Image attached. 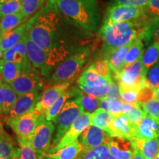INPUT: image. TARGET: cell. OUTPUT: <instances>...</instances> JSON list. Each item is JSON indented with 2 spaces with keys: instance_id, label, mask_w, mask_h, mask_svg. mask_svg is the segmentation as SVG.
I'll list each match as a JSON object with an SVG mask.
<instances>
[{
  "instance_id": "obj_28",
  "label": "cell",
  "mask_w": 159,
  "mask_h": 159,
  "mask_svg": "<svg viewBox=\"0 0 159 159\" xmlns=\"http://www.w3.org/2000/svg\"><path fill=\"white\" fill-rule=\"evenodd\" d=\"M82 151V145L78 140L67 145L65 148L52 154H47L46 157L52 159H76Z\"/></svg>"
},
{
  "instance_id": "obj_49",
  "label": "cell",
  "mask_w": 159,
  "mask_h": 159,
  "mask_svg": "<svg viewBox=\"0 0 159 159\" xmlns=\"http://www.w3.org/2000/svg\"><path fill=\"white\" fill-rule=\"evenodd\" d=\"M133 159H145L144 157L141 152V151L136 148L134 146V156H133Z\"/></svg>"
},
{
  "instance_id": "obj_55",
  "label": "cell",
  "mask_w": 159,
  "mask_h": 159,
  "mask_svg": "<svg viewBox=\"0 0 159 159\" xmlns=\"http://www.w3.org/2000/svg\"><path fill=\"white\" fill-rule=\"evenodd\" d=\"M43 159H52L50 158H48V157H45V158H43Z\"/></svg>"
},
{
  "instance_id": "obj_35",
  "label": "cell",
  "mask_w": 159,
  "mask_h": 159,
  "mask_svg": "<svg viewBox=\"0 0 159 159\" xmlns=\"http://www.w3.org/2000/svg\"><path fill=\"white\" fill-rule=\"evenodd\" d=\"M152 39L154 42H159V16L148 21L142 37V41H148V43Z\"/></svg>"
},
{
  "instance_id": "obj_17",
  "label": "cell",
  "mask_w": 159,
  "mask_h": 159,
  "mask_svg": "<svg viewBox=\"0 0 159 159\" xmlns=\"http://www.w3.org/2000/svg\"><path fill=\"white\" fill-rule=\"evenodd\" d=\"M3 60L19 63L22 66L23 71H28L33 68L30 61L27 56V47H26L25 36L17 44L13 46L8 50L4 52Z\"/></svg>"
},
{
  "instance_id": "obj_25",
  "label": "cell",
  "mask_w": 159,
  "mask_h": 159,
  "mask_svg": "<svg viewBox=\"0 0 159 159\" xmlns=\"http://www.w3.org/2000/svg\"><path fill=\"white\" fill-rule=\"evenodd\" d=\"M133 143L141 151L145 159H154L159 152L158 137L149 139H137Z\"/></svg>"
},
{
  "instance_id": "obj_23",
  "label": "cell",
  "mask_w": 159,
  "mask_h": 159,
  "mask_svg": "<svg viewBox=\"0 0 159 159\" xmlns=\"http://www.w3.org/2000/svg\"><path fill=\"white\" fill-rule=\"evenodd\" d=\"M81 93L77 89L73 88L71 89H67L66 91H64L62 94L58 97L55 102L51 105L47 111L43 113L47 121H53L54 122L55 119H56L57 115L59 114L60 111L65 105V103L67 102L69 99L71 97H77L80 95Z\"/></svg>"
},
{
  "instance_id": "obj_38",
  "label": "cell",
  "mask_w": 159,
  "mask_h": 159,
  "mask_svg": "<svg viewBox=\"0 0 159 159\" xmlns=\"http://www.w3.org/2000/svg\"><path fill=\"white\" fill-rule=\"evenodd\" d=\"M143 110L146 114L150 116L159 124V100L156 98H152L148 102L141 104Z\"/></svg>"
},
{
  "instance_id": "obj_18",
  "label": "cell",
  "mask_w": 159,
  "mask_h": 159,
  "mask_svg": "<svg viewBox=\"0 0 159 159\" xmlns=\"http://www.w3.org/2000/svg\"><path fill=\"white\" fill-rule=\"evenodd\" d=\"M69 85L70 83L53 85L52 86L46 89L41 99L36 104L34 111L39 115L43 114L58 99V97L68 89Z\"/></svg>"
},
{
  "instance_id": "obj_34",
  "label": "cell",
  "mask_w": 159,
  "mask_h": 159,
  "mask_svg": "<svg viewBox=\"0 0 159 159\" xmlns=\"http://www.w3.org/2000/svg\"><path fill=\"white\" fill-rule=\"evenodd\" d=\"M22 11L21 0H0V16L19 13Z\"/></svg>"
},
{
  "instance_id": "obj_3",
  "label": "cell",
  "mask_w": 159,
  "mask_h": 159,
  "mask_svg": "<svg viewBox=\"0 0 159 159\" xmlns=\"http://www.w3.org/2000/svg\"><path fill=\"white\" fill-rule=\"evenodd\" d=\"M61 12L80 28L91 33L98 30L100 13L96 0H55Z\"/></svg>"
},
{
  "instance_id": "obj_13",
  "label": "cell",
  "mask_w": 159,
  "mask_h": 159,
  "mask_svg": "<svg viewBox=\"0 0 159 159\" xmlns=\"http://www.w3.org/2000/svg\"><path fill=\"white\" fill-rule=\"evenodd\" d=\"M112 136L108 131L95 126L90 125L80 136L78 141L82 145V150H89L100 145L109 144Z\"/></svg>"
},
{
  "instance_id": "obj_57",
  "label": "cell",
  "mask_w": 159,
  "mask_h": 159,
  "mask_svg": "<svg viewBox=\"0 0 159 159\" xmlns=\"http://www.w3.org/2000/svg\"><path fill=\"white\" fill-rule=\"evenodd\" d=\"M0 159H10V158H0Z\"/></svg>"
},
{
  "instance_id": "obj_43",
  "label": "cell",
  "mask_w": 159,
  "mask_h": 159,
  "mask_svg": "<svg viewBox=\"0 0 159 159\" xmlns=\"http://www.w3.org/2000/svg\"><path fill=\"white\" fill-rule=\"evenodd\" d=\"M82 102L84 111H85L86 112L90 113L94 112L97 109H98L100 99L95 98L89 94H82Z\"/></svg>"
},
{
  "instance_id": "obj_15",
  "label": "cell",
  "mask_w": 159,
  "mask_h": 159,
  "mask_svg": "<svg viewBox=\"0 0 159 159\" xmlns=\"http://www.w3.org/2000/svg\"><path fill=\"white\" fill-rule=\"evenodd\" d=\"M144 16V7H134L125 5H114L107 12V19L112 21H134Z\"/></svg>"
},
{
  "instance_id": "obj_24",
  "label": "cell",
  "mask_w": 159,
  "mask_h": 159,
  "mask_svg": "<svg viewBox=\"0 0 159 159\" xmlns=\"http://www.w3.org/2000/svg\"><path fill=\"white\" fill-rule=\"evenodd\" d=\"M26 26L27 24H23L0 37V47L2 50L3 52L8 50L22 40L26 34Z\"/></svg>"
},
{
  "instance_id": "obj_46",
  "label": "cell",
  "mask_w": 159,
  "mask_h": 159,
  "mask_svg": "<svg viewBox=\"0 0 159 159\" xmlns=\"http://www.w3.org/2000/svg\"><path fill=\"white\" fill-rule=\"evenodd\" d=\"M150 0H114L115 5H125L134 7H145Z\"/></svg>"
},
{
  "instance_id": "obj_45",
  "label": "cell",
  "mask_w": 159,
  "mask_h": 159,
  "mask_svg": "<svg viewBox=\"0 0 159 159\" xmlns=\"http://www.w3.org/2000/svg\"><path fill=\"white\" fill-rule=\"evenodd\" d=\"M155 89L147 84L145 86L142 87L139 91L138 94V104L141 105L142 103L148 102L150 99L155 98Z\"/></svg>"
},
{
  "instance_id": "obj_39",
  "label": "cell",
  "mask_w": 159,
  "mask_h": 159,
  "mask_svg": "<svg viewBox=\"0 0 159 159\" xmlns=\"http://www.w3.org/2000/svg\"><path fill=\"white\" fill-rule=\"evenodd\" d=\"M22 1V13L27 19L42 7L45 0H21Z\"/></svg>"
},
{
  "instance_id": "obj_2",
  "label": "cell",
  "mask_w": 159,
  "mask_h": 159,
  "mask_svg": "<svg viewBox=\"0 0 159 159\" xmlns=\"http://www.w3.org/2000/svg\"><path fill=\"white\" fill-rule=\"evenodd\" d=\"M112 21L105 19L99 30L103 41L102 53L130 45L136 39H142L148 20Z\"/></svg>"
},
{
  "instance_id": "obj_1",
  "label": "cell",
  "mask_w": 159,
  "mask_h": 159,
  "mask_svg": "<svg viewBox=\"0 0 159 159\" xmlns=\"http://www.w3.org/2000/svg\"><path fill=\"white\" fill-rule=\"evenodd\" d=\"M26 24V34L45 52L51 70L86 43L89 33L66 16L55 0H48Z\"/></svg>"
},
{
  "instance_id": "obj_11",
  "label": "cell",
  "mask_w": 159,
  "mask_h": 159,
  "mask_svg": "<svg viewBox=\"0 0 159 159\" xmlns=\"http://www.w3.org/2000/svg\"><path fill=\"white\" fill-rule=\"evenodd\" d=\"M39 116L40 115L33 111L22 116L6 118V122L18 138H30L36 129Z\"/></svg>"
},
{
  "instance_id": "obj_42",
  "label": "cell",
  "mask_w": 159,
  "mask_h": 159,
  "mask_svg": "<svg viewBox=\"0 0 159 159\" xmlns=\"http://www.w3.org/2000/svg\"><path fill=\"white\" fill-rule=\"evenodd\" d=\"M126 116L128 117L130 121L133 124L137 125L141 121L144 119V117L146 116V113L144 112L140 105L137 104H133L132 108L130 110L127 112Z\"/></svg>"
},
{
  "instance_id": "obj_48",
  "label": "cell",
  "mask_w": 159,
  "mask_h": 159,
  "mask_svg": "<svg viewBox=\"0 0 159 159\" xmlns=\"http://www.w3.org/2000/svg\"><path fill=\"white\" fill-rule=\"evenodd\" d=\"M108 97L111 99H122L120 97V94H119V85L116 82L113 80L111 83L110 91H109Z\"/></svg>"
},
{
  "instance_id": "obj_47",
  "label": "cell",
  "mask_w": 159,
  "mask_h": 159,
  "mask_svg": "<svg viewBox=\"0 0 159 159\" xmlns=\"http://www.w3.org/2000/svg\"><path fill=\"white\" fill-rule=\"evenodd\" d=\"M123 102H123L122 99L109 98L108 111L114 116L122 114Z\"/></svg>"
},
{
  "instance_id": "obj_56",
  "label": "cell",
  "mask_w": 159,
  "mask_h": 159,
  "mask_svg": "<svg viewBox=\"0 0 159 159\" xmlns=\"http://www.w3.org/2000/svg\"><path fill=\"white\" fill-rule=\"evenodd\" d=\"M2 84V80H0V88H1Z\"/></svg>"
},
{
  "instance_id": "obj_51",
  "label": "cell",
  "mask_w": 159,
  "mask_h": 159,
  "mask_svg": "<svg viewBox=\"0 0 159 159\" xmlns=\"http://www.w3.org/2000/svg\"><path fill=\"white\" fill-rule=\"evenodd\" d=\"M155 98L159 100V87L155 91Z\"/></svg>"
},
{
  "instance_id": "obj_33",
  "label": "cell",
  "mask_w": 159,
  "mask_h": 159,
  "mask_svg": "<svg viewBox=\"0 0 159 159\" xmlns=\"http://www.w3.org/2000/svg\"><path fill=\"white\" fill-rule=\"evenodd\" d=\"M159 59V42H153L143 53L141 61L147 69L158 62Z\"/></svg>"
},
{
  "instance_id": "obj_22",
  "label": "cell",
  "mask_w": 159,
  "mask_h": 159,
  "mask_svg": "<svg viewBox=\"0 0 159 159\" xmlns=\"http://www.w3.org/2000/svg\"><path fill=\"white\" fill-rule=\"evenodd\" d=\"M17 99L18 95L11 85L2 83L0 88V116H8Z\"/></svg>"
},
{
  "instance_id": "obj_14",
  "label": "cell",
  "mask_w": 159,
  "mask_h": 159,
  "mask_svg": "<svg viewBox=\"0 0 159 159\" xmlns=\"http://www.w3.org/2000/svg\"><path fill=\"white\" fill-rule=\"evenodd\" d=\"M136 125L130 122L125 114H121L114 116L109 125L108 132L112 137H121L134 141Z\"/></svg>"
},
{
  "instance_id": "obj_30",
  "label": "cell",
  "mask_w": 159,
  "mask_h": 159,
  "mask_svg": "<svg viewBox=\"0 0 159 159\" xmlns=\"http://www.w3.org/2000/svg\"><path fill=\"white\" fill-rule=\"evenodd\" d=\"M113 119L114 116L109 111L100 108L91 114V125L108 131Z\"/></svg>"
},
{
  "instance_id": "obj_4",
  "label": "cell",
  "mask_w": 159,
  "mask_h": 159,
  "mask_svg": "<svg viewBox=\"0 0 159 159\" xmlns=\"http://www.w3.org/2000/svg\"><path fill=\"white\" fill-rule=\"evenodd\" d=\"M90 53L89 48L84 47L60 63L49 79V84L53 85L71 83L74 81L85 65Z\"/></svg>"
},
{
  "instance_id": "obj_54",
  "label": "cell",
  "mask_w": 159,
  "mask_h": 159,
  "mask_svg": "<svg viewBox=\"0 0 159 159\" xmlns=\"http://www.w3.org/2000/svg\"><path fill=\"white\" fill-rule=\"evenodd\" d=\"M109 159H117V158H114V157H113V156H111V157H110V158H109Z\"/></svg>"
},
{
  "instance_id": "obj_32",
  "label": "cell",
  "mask_w": 159,
  "mask_h": 159,
  "mask_svg": "<svg viewBox=\"0 0 159 159\" xmlns=\"http://www.w3.org/2000/svg\"><path fill=\"white\" fill-rule=\"evenodd\" d=\"M111 157L108 144H105L89 150H82L76 159H109Z\"/></svg>"
},
{
  "instance_id": "obj_31",
  "label": "cell",
  "mask_w": 159,
  "mask_h": 159,
  "mask_svg": "<svg viewBox=\"0 0 159 159\" xmlns=\"http://www.w3.org/2000/svg\"><path fill=\"white\" fill-rule=\"evenodd\" d=\"M144 44L141 39H136L130 45L125 58V66L139 61L144 53Z\"/></svg>"
},
{
  "instance_id": "obj_27",
  "label": "cell",
  "mask_w": 159,
  "mask_h": 159,
  "mask_svg": "<svg viewBox=\"0 0 159 159\" xmlns=\"http://www.w3.org/2000/svg\"><path fill=\"white\" fill-rule=\"evenodd\" d=\"M22 72V66L17 63L0 60V77L6 83H11Z\"/></svg>"
},
{
  "instance_id": "obj_29",
  "label": "cell",
  "mask_w": 159,
  "mask_h": 159,
  "mask_svg": "<svg viewBox=\"0 0 159 159\" xmlns=\"http://www.w3.org/2000/svg\"><path fill=\"white\" fill-rule=\"evenodd\" d=\"M26 18L22 12L2 17L1 22H0V37L2 36L7 32L16 28Z\"/></svg>"
},
{
  "instance_id": "obj_8",
  "label": "cell",
  "mask_w": 159,
  "mask_h": 159,
  "mask_svg": "<svg viewBox=\"0 0 159 159\" xmlns=\"http://www.w3.org/2000/svg\"><path fill=\"white\" fill-rule=\"evenodd\" d=\"M148 71L142 64L141 60H139L132 64L125 66L114 77L118 80L119 85L139 91L148 84L146 81Z\"/></svg>"
},
{
  "instance_id": "obj_10",
  "label": "cell",
  "mask_w": 159,
  "mask_h": 159,
  "mask_svg": "<svg viewBox=\"0 0 159 159\" xmlns=\"http://www.w3.org/2000/svg\"><path fill=\"white\" fill-rule=\"evenodd\" d=\"M91 125V114L88 112H83L80 115L78 118L75 121L74 123L71 125L69 130L66 132L63 136L61 138L60 142L49 149L48 153L52 154L56 152L67 145L71 144L77 140L78 137L82 134V133L85 129L88 128Z\"/></svg>"
},
{
  "instance_id": "obj_12",
  "label": "cell",
  "mask_w": 159,
  "mask_h": 159,
  "mask_svg": "<svg viewBox=\"0 0 159 159\" xmlns=\"http://www.w3.org/2000/svg\"><path fill=\"white\" fill-rule=\"evenodd\" d=\"M27 56L33 68L47 79H50L52 70L47 64V56L44 51L30 39L28 35H25Z\"/></svg>"
},
{
  "instance_id": "obj_41",
  "label": "cell",
  "mask_w": 159,
  "mask_h": 159,
  "mask_svg": "<svg viewBox=\"0 0 159 159\" xmlns=\"http://www.w3.org/2000/svg\"><path fill=\"white\" fill-rule=\"evenodd\" d=\"M119 94L121 99L123 102L130 104H137L138 103L139 91L136 89L125 88L122 85H119Z\"/></svg>"
},
{
  "instance_id": "obj_52",
  "label": "cell",
  "mask_w": 159,
  "mask_h": 159,
  "mask_svg": "<svg viewBox=\"0 0 159 159\" xmlns=\"http://www.w3.org/2000/svg\"><path fill=\"white\" fill-rule=\"evenodd\" d=\"M2 49H1V47H0V58H1L3 56V55H2Z\"/></svg>"
},
{
  "instance_id": "obj_21",
  "label": "cell",
  "mask_w": 159,
  "mask_h": 159,
  "mask_svg": "<svg viewBox=\"0 0 159 159\" xmlns=\"http://www.w3.org/2000/svg\"><path fill=\"white\" fill-rule=\"evenodd\" d=\"M130 45L125 46V47L114 49L103 54L104 59L108 61L114 77L125 68V55L130 47Z\"/></svg>"
},
{
  "instance_id": "obj_37",
  "label": "cell",
  "mask_w": 159,
  "mask_h": 159,
  "mask_svg": "<svg viewBox=\"0 0 159 159\" xmlns=\"http://www.w3.org/2000/svg\"><path fill=\"white\" fill-rule=\"evenodd\" d=\"M90 67L101 76L104 77L105 78L108 79L109 80L113 81V72L107 60L104 58L97 60L90 66Z\"/></svg>"
},
{
  "instance_id": "obj_36",
  "label": "cell",
  "mask_w": 159,
  "mask_h": 159,
  "mask_svg": "<svg viewBox=\"0 0 159 159\" xmlns=\"http://www.w3.org/2000/svg\"><path fill=\"white\" fill-rule=\"evenodd\" d=\"M21 159H39L32 146L30 138H18Z\"/></svg>"
},
{
  "instance_id": "obj_6",
  "label": "cell",
  "mask_w": 159,
  "mask_h": 159,
  "mask_svg": "<svg viewBox=\"0 0 159 159\" xmlns=\"http://www.w3.org/2000/svg\"><path fill=\"white\" fill-rule=\"evenodd\" d=\"M112 82L101 76L89 66L80 76L77 85L85 94L102 99L108 95Z\"/></svg>"
},
{
  "instance_id": "obj_20",
  "label": "cell",
  "mask_w": 159,
  "mask_h": 159,
  "mask_svg": "<svg viewBox=\"0 0 159 159\" xmlns=\"http://www.w3.org/2000/svg\"><path fill=\"white\" fill-rule=\"evenodd\" d=\"M158 136L159 124L150 116L146 114L144 119L136 125L134 141L137 139H149Z\"/></svg>"
},
{
  "instance_id": "obj_9",
  "label": "cell",
  "mask_w": 159,
  "mask_h": 159,
  "mask_svg": "<svg viewBox=\"0 0 159 159\" xmlns=\"http://www.w3.org/2000/svg\"><path fill=\"white\" fill-rule=\"evenodd\" d=\"M39 71L35 68H32L28 71H23L21 74L10 83L11 88L18 96L38 92L42 89L43 85Z\"/></svg>"
},
{
  "instance_id": "obj_26",
  "label": "cell",
  "mask_w": 159,
  "mask_h": 159,
  "mask_svg": "<svg viewBox=\"0 0 159 159\" xmlns=\"http://www.w3.org/2000/svg\"><path fill=\"white\" fill-rule=\"evenodd\" d=\"M19 148L15 146L14 141L4 130L3 125L0 122V158L12 159Z\"/></svg>"
},
{
  "instance_id": "obj_44",
  "label": "cell",
  "mask_w": 159,
  "mask_h": 159,
  "mask_svg": "<svg viewBox=\"0 0 159 159\" xmlns=\"http://www.w3.org/2000/svg\"><path fill=\"white\" fill-rule=\"evenodd\" d=\"M159 16V0H150L144 7L145 19L150 20Z\"/></svg>"
},
{
  "instance_id": "obj_53",
  "label": "cell",
  "mask_w": 159,
  "mask_h": 159,
  "mask_svg": "<svg viewBox=\"0 0 159 159\" xmlns=\"http://www.w3.org/2000/svg\"><path fill=\"white\" fill-rule=\"evenodd\" d=\"M154 159H159V152L158 153V155L156 156V158H155Z\"/></svg>"
},
{
  "instance_id": "obj_19",
  "label": "cell",
  "mask_w": 159,
  "mask_h": 159,
  "mask_svg": "<svg viewBox=\"0 0 159 159\" xmlns=\"http://www.w3.org/2000/svg\"><path fill=\"white\" fill-rule=\"evenodd\" d=\"M111 156L117 159H133L134 145L129 139L121 137H112L108 144Z\"/></svg>"
},
{
  "instance_id": "obj_50",
  "label": "cell",
  "mask_w": 159,
  "mask_h": 159,
  "mask_svg": "<svg viewBox=\"0 0 159 159\" xmlns=\"http://www.w3.org/2000/svg\"><path fill=\"white\" fill-rule=\"evenodd\" d=\"M12 159H21V156H20V149L15 154V156L12 158Z\"/></svg>"
},
{
  "instance_id": "obj_5",
  "label": "cell",
  "mask_w": 159,
  "mask_h": 159,
  "mask_svg": "<svg viewBox=\"0 0 159 159\" xmlns=\"http://www.w3.org/2000/svg\"><path fill=\"white\" fill-rule=\"evenodd\" d=\"M83 112L84 108L83 106L82 94L65 103L54 121L56 125V130L53 136L52 146L51 148L55 147L60 142L71 125Z\"/></svg>"
},
{
  "instance_id": "obj_7",
  "label": "cell",
  "mask_w": 159,
  "mask_h": 159,
  "mask_svg": "<svg viewBox=\"0 0 159 159\" xmlns=\"http://www.w3.org/2000/svg\"><path fill=\"white\" fill-rule=\"evenodd\" d=\"M55 131V125L51 121H47L44 115L41 114L34 134L30 138L32 146L39 159L45 158L48 153L51 139Z\"/></svg>"
},
{
  "instance_id": "obj_16",
  "label": "cell",
  "mask_w": 159,
  "mask_h": 159,
  "mask_svg": "<svg viewBox=\"0 0 159 159\" xmlns=\"http://www.w3.org/2000/svg\"><path fill=\"white\" fill-rule=\"evenodd\" d=\"M42 94L40 91L21 95L18 97L13 108L6 118L16 117L28 114L35 110L38 102L41 99Z\"/></svg>"
},
{
  "instance_id": "obj_40",
  "label": "cell",
  "mask_w": 159,
  "mask_h": 159,
  "mask_svg": "<svg viewBox=\"0 0 159 159\" xmlns=\"http://www.w3.org/2000/svg\"><path fill=\"white\" fill-rule=\"evenodd\" d=\"M147 83L155 90L159 87V61L148 69L146 75Z\"/></svg>"
}]
</instances>
